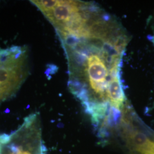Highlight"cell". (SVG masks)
Returning a JSON list of instances; mask_svg holds the SVG:
<instances>
[{"label": "cell", "mask_w": 154, "mask_h": 154, "mask_svg": "<svg viewBox=\"0 0 154 154\" xmlns=\"http://www.w3.org/2000/svg\"><path fill=\"white\" fill-rule=\"evenodd\" d=\"M58 34L68 60L69 88L100 128L127 105L121 67L129 36L99 6L86 8L77 26Z\"/></svg>", "instance_id": "obj_1"}, {"label": "cell", "mask_w": 154, "mask_h": 154, "mask_svg": "<svg viewBox=\"0 0 154 154\" xmlns=\"http://www.w3.org/2000/svg\"><path fill=\"white\" fill-rule=\"evenodd\" d=\"M152 41H153V42H154V37H153V38H152Z\"/></svg>", "instance_id": "obj_2"}]
</instances>
